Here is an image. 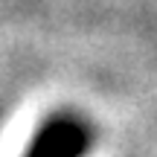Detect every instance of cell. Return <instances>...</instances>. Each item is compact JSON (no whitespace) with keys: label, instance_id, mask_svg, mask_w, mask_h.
Wrapping results in <instances>:
<instances>
[{"label":"cell","instance_id":"obj_1","mask_svg":"<svg viewBox=\"0 0 157 157\" xmlns=\"http://www.w3.org/2000/svg\"><path fill=\"white\" fill-rule=\"evenodd\" d=\"M93 148V125L78 113H52L29 143L23 157H84Z\"/></svg>","mask_w":157,"mask_h":157}]
</instances>
